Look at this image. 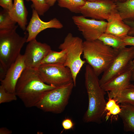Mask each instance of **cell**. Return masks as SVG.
Instances as JSON below:
<instances>
[{"instance_id":"obj_1","label":"cell","mask_w":134,"mask_h":134,"mask_svg":"<svg viewBox=\"0 0 134 134\" xmlns=\"http://www.w3.org/2000/svg\"><path fill=\"white\" fill-rule=\"evenodd\" d=\"M56 87L43 80L37 69L26 67L16 84L15 93L27 108L35 106L45 91Z\"/></svg>"},{"instance_id":"obj_2","label":"cell","mask_w":134,"mask_h":134,"mask_svg":"<svg viewBox=\"0 0 134 134\" xmlns=\"http://www.w3.org/2000/svg\"><path fill=\"white\" fill-rule=\"evenodd\" d=\"M98 77L92 67L89 65H87L85 82L88 105L83 119L85 123H101L105 112V92L100 86Z\"/></svg>"},{"instance_id":"obj_3","label":"cell","mask_w":134,"mask_h":134,"mask_svg":"<svg viewBox=\"0 0 134 134\" xmlns=\"http://www.w3.org/2000/svg\"><path fill=\"white\" fill-rule=\"evenodd\" d=\"M119 50L105 45L99 39L83 41V58L98 76L108 68Z\"/></svg>"},{"instance_id":"obj_4","label":"cell","mask_w":134,"mask_h":134,"mask_svg":"<svg viewBox=\"0 0 134 134\" xmlns=\"http://www.w3.org/2000/svg\"><path fill=\"white\" fill-rule=\"evenodd\" d=\"M18 27L8 30H0V63L7 69L21 54L28 35L20 36L16 32Z\"/></svg>"},{"instance_id":"obj_5","label":"cell","mask_w":134,"mask_h":134,"mask_svg":"<svg viewBox=\"0 0 134 134\" xmlns=\"http://www.w3.org/2000/svg\"><path fill=\"white\" fill-rule=\"evenodd\" d=\"M74 87L72 82L45 92L35 107L45 112L61 113L68 103Z\"/></svg>"},{"instance_id":"obj_6","label":"cell","mask_w":134,"mask_h":134,"mask_svg":"<svg viewBox=\"0 0 134 134\" xmlns=\"http://www.w3.org/2000/svg\"><path fill=\"white\" fill-rule=\"evenodd\" d=\"M83 43L81 38L69 33L59 47V49L66 50V58L64 66L68 67L71 72L74 87L76 86L78 74L86 61L82 60L81 57L83 52Z\"/></svg>"},{"instance_id":"obj_7","label":"cell","mask_w":134,"mask_h":134,"mask_svg":"<svg viewBox=\"0 0 134 134\" xmlns=\"http://www.w3.org/2000/svg\"><path fill=\"white\" fill-rule=\"evenodd\" d=\"M37 70L43 81L48 84L57 87L73 82L70 70L64 65L42 64Z\"/></svg>"},{"instance_id":"obj_8","label":"cell","mask_w":134,"mask_h":134,"mask_svg":"<svg viewBox=\"0 0 134 134\" xmlns=\"http://www.w3.org/2000/svg\"><path fill=\"white\" fill-rule=\"evenodd\" d=\"M134 59V46L120 50L118 54L99 80L102 86L125 70Z\"/></svg>"},{"instance_id":"obj_9","label":"cell","mask_w":134,"mask_h":134,"mask_svg":"<svg viewBox=\"0 0 134 134\" xmlns=\"http://www.w3.org/2000/svg\"><path fill=\"white\" fill-rule=\"evenodd\" d=\"M72 19L86 40L98 39L105 32L107 23L105 20L87 19L82 15L73 16Z\"/></svg>"},{"instance_id":"obj_10","label":"cell","mask_w":134,"mask_h":134,"mask_svg":"<svg viewBox=\"0 0 134 134\" xmlns=\"http://www.w3.org/2000/svg\"><path fill=\"white\" fill-rule=\"evenodd\" d=\"M116 7V3L111 0L86 1L81 9L80 13L86 17L98 20H107Z\"/></svg>"},{"instance_id":"obj_11","label":"cell","mask_w":134,"mask_h":134,"mask_svg":"<svg viewBox=\"0 0 134 134\" xmlns=\"http://www.w3.org/2000/svg\"><path fill=\"white\" fill-rule=\"evenodd\" d=\"M51 50L49 45L36 39L29 42L23 55L26 67L37 69L42 60Z\"/></svg>"},{"instance_id":"obj_12","label":"cell","mask_w":134,"mask_h":134,"mask_svg":"<svg viewBox=\"0 0 134 134\" xmlns=\"http://www.w3.org/2000/svg\"><path fill=\"white\" fill-rule=\"evenodd\" d=\"M32 8V15L26 30L28 32L27 42L36 39L41 32L48 28L61 29L63 25L57 18H54L48 22L42 21L37 11Z\"/></svg>"},{"instance_id":"obj_13","label":"cell","mask_w":134,"mask_h":134,"mask_svg":"<svg viewBox=\"0 0 134 134\" xmlns=\"http://www.w3.org/2000/svg\"><path fill=\"white\" fill-rule=\"evenodd\" d=\"M26 67L24 55L20 54L8 69L1 85L8 92L15 93L17 82Z\"/></svg>"},{"instance_id":"obj_14","label":"cell","mask_w":134,"mask_h":134,"mask_svg":"<svg viewBox=\"0 0 134 134\" xmlns=\"http://www.w3.org/2000/svg\"><path fill=\"white\" fill-rule=\"evenodd\" d=\"M107 20L105 33L123 39L128 35L130 27L125 23L116 8L112 12Z\"/></svg>"},{"instance_id":"obj_15","label":"cell","mask_w":134,"mask_h":134,"mask_svg":"<svg viewBox=\"0 0 134 134\" xmlns=\"http://www.w3.org/2000/svg\"><path fill=\"white\" fill-rule=\"evenodd\" d=\"M134 67L132 61L124 71L101 86L105 92L120 89L130 84L132 70Z\"/></svg>"},{"instance_id":"obj_16","label":"cell","mask_w":134,"mask_h":134,"mask_svg":"<svg viewBox=\"0 0 134 134\" xmlns=\"http://www.w3.org/2000/svg\"><path fill=\"white\" fill-rule=\"evenodd\" d=\"M9 13L11 18L18 23L21 29L24 31L26 30L28 12L24 0H14L12 8Z\"/></svg>"},{"instance_id":"obj_17","label":"cell","mask_w":134,"mask_h":134,"mask_svg":"<svg viewBox=\"0 0 134 134\" xmlns=\"http://www.w3.org/2000/svg\"><path fill=\"white\" fill-rule=\"evenodd\" d=\"M109 98L115 99L117 103L134 105V85L130 83L120 89L108 93Z\"/></svg>"},{"instance_id":"obj_18","label":"cell","mask_w":134,"mask_h":134,"mask_svg":"<svg viewBox=\"0 0 134 134\" xmlns=\"http://www.w3.org/2000/svg\"><path fill=\"white\" fill-rule=\"evenodd\" d=\"M121 108L119 115L122 121L124 131L134 133V105L122 103Z\"/></svg>"},{"instance_id":"obj_19","label":"cell","mask_w":134,"mask_h":134,"mask_svg":"<svg viewBox=\"0 0 134 134\" xmlns=\"http://www.w3.org/2000/svg\"><path fill=\"white\" fill-rule=\"evenodd\" d=\"M116 3V9L123 21H134V0Z\"/></svg>"},{"instance_id":"obj_20","label":"cell","mask_w":134,"mask_h":134,"mask_svg":"<svg viewBox=\"0 0 134 134\" xmlns=\"http://www.w3.org/2000/svg\"><path fill=\"white\" fill-rule=\"evenodd\" d=\"M66 58L65 49L57 52L51 50L44 57L41 63V65L57 64L64 66Z\"/></svg>"},{"instance_id":"obj_21","label":"cell","mask_w":134,"mask_h":134,"mask_svg":"<svg viewBox=\"0 0 134 134\" xmlns=\"http://www.w3.org/2000/svg\"><path fill=\"white\" fill-rule=\"evenodd\" d=\"M98 39L105 45L119 50L126 46L123 39L110 34L104 33Z\"/></svg>"},{"instance_id":"obj_22","label":"cell","mask_w":134,"mask_h":134,"mask_svg":"<svg viewBox=\"0 0 134 134\" xmlns=\"http://www.w3.org/2000/svg\"><path fill=\"white\" fill-rule=\"evenodd\" d=\"M60 7L66 8L75 13H80L81 7L85 4V0H58Z\"/></svg>"},{"instance_id":"obj_23","label":"cell","mask_w":134,"mask_h":134,"mask_svg":"<svg viewBox=\"0 0 134 134\" xmlns=\"http://www.w3.org/2000/svg\"><path fill=\"white\" fill-rule=\"evenodd\" d=\"M16 22L10 17L9 11L3 9L0 12V30L12 29L16 26Z\"/></svg>"},{"instance_id":"obj_24","label":"cell","mask_w":134,"mask_h":134,"mask_svg":"<svg viewBox=\"0 0 134 134\" xmlns=\"http://www.w3.org/2000/svg\"><path fill=\"white\" fill-rule=\"evenodd\" d=\"M31 1L32 4V8H33L39 15L43 16L49 9L50 6L46 3L45 0H26Z\"/></svg>"},{"instance_id":"obj_25","label":"cell","mask_w":134,"mask_h":134,"mask_svg":"<svg viewBox=\"0 0 134 134\" xmlns=\"http://www.w3.org/2000/svg\"><path fill=\"white\" fill-rule=\"evenodd\" d=\"M17 96L15 93L7 91L1 85L0 86V104L9 102L17 100Z\"/></svg>"},{"instance_id":"obj_26","label":"cell","mask_w":134,"mask_h":134,"mask_svg":"<svg viewBox=\"0 0 134 134\" xmlns=\"http://www.w3.org/2000/svg\"><path fill=\"white\" fill-rule=\"evenodd\" d=\"M13 0H0V6L3 9L10 11L13 5Z\"/></svg>"},{"instance_id":"obj_27","label":"cell","mask_w":134,"mask_h":134,"mask_svg":"<svg viewBox=\"0 0 134 134\" xmlns=\"http://www.w3.org/2000/svg\"><path fill=\"white\" fill-rule=\"evenodd\" d=\"M62 125L63 129L67 130L73 129L74 124L71 119L67 118L63 121Z\"/></svg>"},{"instance_id":"obj_28","label":"cell","mask_w":134,"mask_h":134,"mask_svg":"<svg viewBox=\"0 0 134 134\" xmlns=\"http://www.w3.org/2000/svg\"><path fill=\"white\" fill-rule=\"evenodd\" d=\"M121 111V107L117 103L115 106L111 110L108 111L106 115V120H107L111 115H113L119 114Z\"/></svg>"},{"instance_id":"obj_29","label":"cell","mask_w":134,"mask_h":134,"mask_svg":"<svg viewBox=\"0 0 134 134\" xmlns=\"http://www.w3.org/2000/svg\"><path fill=\"white\" fill-rule=\"evenodd\" d=\"M116 100L113 99L109 98L108 101L106 104L105 111H108L112 109L117 104Z\"/></svg>"},{"instance_id":"obj_30","label":"cell","mask_w":134,"mask_h":134,"mask_svg":"<svg viewBox=\"0 0 134 134\" xmlns=\"http://www.w3.org/2000/svg\"><path fill=\"white\" fill-rule=\"evenodd\" d=\"M130 28L128 35L134 36V21H124Z\"/></svg>"},{"instance_id":"obj_31","label":"cell","mask_w":134,"mask_h":134,"mask_svg":"<svg viewBox=\"0 0 134 134\" xmlns=\"http://www.w3.org/2000/svg\"><path fill=\"white\" fill-rule=\"evenodd\" d=\"M123 40L126 46H134V36L127 35L123 39Z\"/></svg>"},{"instance_id":"obj_32","label":"cell","mask_w":134,"mask_h":134,"mask_svg":"<svg viewBox=\"0 0 134 134\" xmlns=\"http://www.w3.org/2000/svg\"><path fill=\"white\" fill-rule=\"evenodd\" d=\"M7 69L0 63V81H1L5 77Z\"/></svg>"},{"instance_id":"obj_33","label":"cell","mask_w":134,"mask_h":134,"mask_svg":"<svg viewBox=\"0 0 134 134\" xmlns=\"http://www.w3.org/2000/svg\"><path fill=\"white\" fill-rule=\"evenodd\" d=\"M12 131L5 127H1L0 129V134H11Z\"/></svg>"},{"instance_id":"obj_34","label":"cell","mask_w":134,"mask_h":134,"mask_svg":"<svg viewBox=\"0 0 134 134\" xmlns=\"http://www.w3.org/2000/svg\"><path fill=\"white\" fill-rule=\"evenodd\" d=\"M58 0H45L46 3L50 6H53Z\"/></svg>"},{"instance_id":"obj_35","label":"cell","mask_w":134,"mask_h":134,"mask_svg":"<svg viewBox=\"0 0 134 134\" xmlns=\"http://www.w3.org/2000/svg\"><path fill=\"white\" fill-rule=\"evenodd\" d=\"M131 80L134 81V67L132 70Z\"/></svg>"},{"instance_id":"obj_36","label":"cell","mask_w":134,"mask_h":134,"mask_svg":"<svg viewBox=\"0 0 134 134\" xmlns=\"http://www.w3.org/2000/svg\"><path fill=\"white\" fill-rule=\"evenodd\" d=\"M115 3L124 1L126 0H111Z\"/></svg>"},{"instance_id":"obj_37","label":"cell","mask_w":134,"mask_h":134,"mask_svg":"<svg viewBox=\"0 0 134 134\" xmlns=\"http://www.w3.org/2000/svg\"><path fill=\"white\" fill-rule=\"evenodd\" d=\"M86 1H94L98 0H85Z\"/></svg>"},{"instance_id":"obj_38","label":"cell","mask_w":134,"mask_h":134,"mask_svg":"<svg viewBox=\"0 0 134 134\" xmlns=\"http://www.w3.org/2000/svg\"><path fill=\"white\" fill-rule=\"evenodd\" d=\"M132 63L134 67V59L132 61Z\"/></svg>"}]
</instances>
